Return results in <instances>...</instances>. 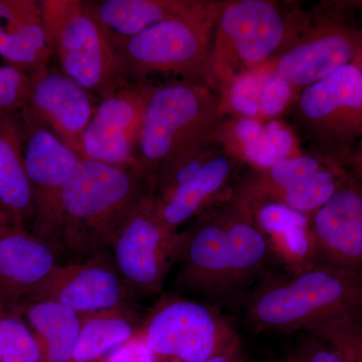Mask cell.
<instances>
[{
    "label": "cell",
    "mask_w": 362,
    "mask_h": 362,
    "mask_svg": "<svg viewBox=\"0 0 362 362\" xmlns=\"http://www.w3.org/2000/svg\"><path fill=\"white\" fill-rule=\"evenodd\" d=\"M295 11L270 0H226L214 25L209 76L216 92L271 61L291 33Z\"/></svg>",
    "instance_id": "cell-6"
},
{
    "label": "cell",
    "mask_w": 362,
    "mask_h": 362,
    "mask_svg": "<svg viewBox=\"0 0 362 362\" xmlns=\"http://www.w3.org/2000/svg\"><path fill=\"white\" fill-rule=\"evenodd\" d=\"M356 65L359 66V69H361V71H362V54H361V56L359 57V59H357V62H356Z\"/></svg>",
    "instance_id": "cell-36"
},
{
    "label": "cell",
    "mask_w": 362,
    "mask_h": 362,
    "mask_svg": "<svg viewBox=\"0 0 362 362\" xmlns=\"http://www.w3.org/2000/svg\"><path fill=\"white\" fill-rule=\"evenodd\" d=\"M314 332L327 339L349 362H362V317L328 323Z\"/></svg>",
    "instance_id": "cell-29"
},
{
    "label": "cell",
    "mask_w": 362,
    "mask_h": 362,
    "mask_svg": "<svg viewBox=\"0 0 362 362\" xmlns=\"http://www.w3.org/2000/svg\"><path fill=\"white\" fill-rule=\"evenodd\" d=\"M0 56L30 75L49 66L40 0H0Z\"/></svg>",
    "instance_id": "cell-23"
},
{
    "label": "cell",
    "mask_w": 362,
    "mask_h": 362,
    "mask_svg": "<svg viewBox=\"0 0 362 362\" xmlns=\"http://www.w3.org/2000/svg\"><path fill=\"white\" fill-rule=\"evenodd\" d=\"M344 168L362 183V139L345 159Z\"/></svg>",
    "instance_id": "cell-33"
},
{
    "label": "cell",
    "mask_w": 362,
    "mask_h": 362,
    "mask_svg": "<svg viewBox=\"0 0 362 362\" xmlns=\"http://www.w3.org/2000/svg\"><path fill=\"white\" fill-rule=\"evenodd\" d=\"M40 4L47 45L59 71L102 98L130 84L113 40L90 16L83 0Z\"/></svg>",
    "instance_id": "cell-8"
},
{
    "label": "cell",
    "mask_w": 362,
    "mask_h": 362,
    "mask_svg": "<svg viewBox=\"0 0 362 362\" xmlns=\"http://www.w3.org/2000/svg\"><path fill=\"white\" fill-rule=\"evenodd\" d=\"M202 0H100L84 1L90 16L111 39H130L161 21L194 11Z\"/></svg>",
    "instance_id": "cell-24"
},
{
    "label": "cell",
    "mask_w": 362,
    "mask_h": 362,
    "mask_svg": "<svg viewBox=\"0 0 362 362\" xmlns=\"http://www.w3.org/2000/svg\"><path fill=\"white\" fill-rule=\"evenodd\" d=\"M301 89L288 83L271 62L218 92L225 116L268 121L282 119Z\"/></svg>",
    "instance_id": "cell-22"
},
{
    "label": "cell",
    "mask_w": 362,
    "mask_h": 362,
    "mask_svg": "<svg viewBox=\"0 0 362 362\" xmlns=\"http://www.w3.org/2000/svg\"><path fill=\"white\" fill-rule=\"evenodd\" d=\"M176 235L161 223L153 194L118 233L109 252L132 300L161 291L173 267Z\"/></svg>",
    "instance_id": "cell-13"
},
{
    "label": "cell",
    "mask_w": 362,
    "mask_h": 362,
    "mask_svg": "<svg viewBox=\"0 0 362 362\" xmlns=\"http://www.w3.org/2000/svg\"><path fill=\"white\" fill-rule=\"evenodd\" d=\"M26 107L83 158V137L96 110L87 90L47 66L30 74Z\"/></svg>",
    "instance_id": "cell-17"
},
{
    "label": "cell",
    "mask_w": 362,
    "mask_h": 362,
    "mask_svg": "<svg viewBox=\"0 0 362 362\" xmlns=\"http://www.w3.org/2000/svg\"><path fill=\"white\" fill-rule=\"evenodd\" d=\"M308 265L362 274V183L346 171L305 225Z\"/></svg>",
    "instance_id": "cell-12"
},
{
    "label": "cell",
    "mask_w": 362,
    "mask_h": 362,
    "mask_svg": "<svg viewBox=\"0 0 362 362\" xmlns=\"http://www.w3.org/2000/svg\"><path fill=\"white\" fill-rule=\"evenodd\" d=\"M151 86L130 83L103 98L85 131L83 158L112 165L140 166L138 147Z\"/></svg>",
    "instance_id": "cell-16"
},
{
    "label": "cell",
    "mask_w": 362,
    "mask_h": 362,
    "mask_svg": "<svg viewBox=\"0 0 362 362\" xmlns=\"http://www.w3.org/2000/svg\"><path fill=\"white\" fill-rule=\"evenodd\" d=\"M246 322L264 332H309L362 317V274L307 265L259 279L235 300Z\"/></svg>",
    "instance_id": "cell-3"
},
{
    "label": "cell",
    "mask_w": 362,
    "mask_h": 362,
    "mask_svg": "<svg viewBox=\"0 0 362 362\" xmlns=\"http://www.w3.org/2000/svg\"><path fill=\"white\" fill-rule=\"evenodd\" d=\"M20 314L39 340L47 362H71L83 325L80 314L51 300L26 302Z\"/></svg>",
    "instance_id": "cell-25"
},
{
    "label": "cell",
    "mask_w": 362,
    "mask_h": 362,
    "mask_svg": "<svg viewBox=\"0 0 362 362\" xmlns=\"http://www.w3.org/2000/svg\"><path fill=\"white\" fill-rule=\"evenodd\" d=\"M362 54V28L337 14L295 11L291 33L271 64L298 89L323 80Z\"/></svg>",
    "instance_id": "cell-10"
},
{
    "label": "cell",
    "mask_w": 362,
    "mask_h": 362,
    "mask_svg": "<svg viewBox=\"0 0 362 362\" xmlns=\"http://www.w3.org/2000/svg\"><path fill=\"white\" fill-rule=\"evenodd\" d=\"M242 166L223 150L173 194L161 201L154 199L157 214L166 230L180 232L182 226L228 197Z\"/></svg>",
    "instance_id": "cell-20"
},
{
    "label": "cell",
    "mask_w": 362,
    "mask_h": 362,
    "mask_svg": "<svg viewBox=\"0 0 362 362\" xmlns=\"http://www.w3.org/2000/svg\"><path fill=\"white\" fill-rule=\"evenodd\" d=\"M346 171L330 157L305 152L271 168L247 169L237 176L228 197L254 216L279 206L307 218L334 194Z\"/></svg>",
    "instance_id": "cell-9"
},
{
    "label": "cell",
    "mask_w": 362,
    "mask_h": 362,
    "mask_svg": "<svg viewBox=\"0 0 362 362\" xmlns=\"http://www.w3.org/2000/svg\"><path fill=\"white\" fill-rule=\"evenodd\" d=\"M0 362H1V354H0Z\"/></svg>",
    "instance_id": "cell-38"
},
{
    "label": "cell",
    "mask_w": 362,
    "mask_h": 362,
    "mask_svg": "<svg viewBox=\"0 0 362 362\" xmlns=\"http://www.w3.org/2000/svg\"><path fill=\"white\" fill-rule=\"evenodd\" d=\"M9 230L8 226L6 225L1 220H0V235L6 232V230Z\"/></svg>",
    "instance_id": "cell-35"
},
{
    "label": "cell",
    "mask_w": 362,
    "mask_h": 362,
    "mask_svg": "<svg viewBox=\"0 0 362 362\" xmlns=\"http://www.w3.org/2000/svg\"><path fill=\"white\" fill-rule=\"evenodd\" d=\"M127 310L82 317L83 325L71 361L90 362L134 337L135 323Z\"/></svg>",
    "instance_id": "cell-26"
},
{
    "label": "cell",
    "mask_w": 362,
    "mask_h": 362,
    "mask_svg": "<svg viewBox=\"0 0 362 362\" xmlns=\"http://www.w3.org/2000/svg\"><path fill=\"white\" fill-rule=\"evenodd\" d=\"M1 362H47L39 340L23 317L0 312Z\"/></svg>",
    "instance_id": "cell-27"
},
{
    "label": "cell",
    "mask_w": 362,
    "mask_h": 362,
    "mask_svg": "<svg viewBox=\"0 0 362 362\" xmlns=\"http://www.w3.org/2000/svg\"><path fill=\"white\" fill-rule=\"evenodd\" d=\"M277 362H349L341 352L319 333L309 331L286 350Z\"/></svg>",
    "instance_id": "cell-30"
},
{
    "label": "cell",
    "mask_w": 362,
    "mask_h": 362,
    "mask_svg": "<svg viewBox=\"0 0 362 362\" xmlns=\"http://www.w3.org/2000/svg\"><path fill=\"white\" fill-rule=\"evenodd\" d=\"M0 220H1L2 221H4V223H6V225L7 226H8V225H7L6 221V220H4V216H2L1 211H0ZM8 228H9V226H8Z\"/></svg>",
    "instance_id": "cell-37"
},
{
    "label": "cell",
    "mask_w": 362,
    "mask_h": 362,
    "mask_svg": "<svg viewBox=\"0 0 362 362\" xmlns=\"http://www.w3.org/2000/svg\"><path fill=\"white\" fill-rule=\"evenodd\" d=\"M42 300L59 302L87 317L127 310L132 298L110 252H105L85 261L59 264L28 302Z\"/></svg>",
    "instance_id": "cell-15"
},
{
    "label": "cell",
    "mask_w": 362,
    "mask_h": 362,
    "mask_svg": "<svg viewBox=\"0 0 362 362\" xmlns=\"http://www.w3.org/2000/svg\"><path fill=\"white\" fill-rule=\"evenodd\" d=\"M21 112L0 114V211L11 228L30 232L35 206L25 170Z\"/></svg>",
    "instance_id": "cell-21"
},
{
    "label": "cell",
    "mask_w": 362,
    "mask_h": 362,
    "mask_svg": "<svg viewBox=\"0 0 362 362\" xmlns=\"http://www.w3.org/2000/svg\"><path fill=\"white\" fill-rule=\"evenodd\" d=\"M153 192V175L141 166L81 159L62 192L49 246L66 263L110 251L118 233Z\"/></svg>",
    "instance_id": "cell-2"
},
{
    "label": "cell",
    "mask_w": 362,
    "mask_h": 362,
    "mask_svg": "<svg viewBox=\"0 0 362 362\" xmlns=\"http://www.w3.org/2000/svg\"><path fill=\"white\" fill-rule=\"evenodd\" d=\"M150 349L182 362H201L218 356L239 334L209 305L192 299L170 300L150 317L143 335Z\"/></svg>",
    "instance_id": "cell-11"
},
{
    "label": "cell",
    "mask_w": 362,
    "mask_h": 362,
    "mask_svg": "<svg viewBox=\"0 0 362 362\" xmlns=\"http://www.w3.org/2000/svg\"><path fill=\"white\" fill-rule=\"evenodd\" d=\"M107 362H156V352L143 335L134 337L112 352Z\"/></svg>",
    "instance_id": "cell-31"
},
{
    "label": "cell",
    "mask_w": 362,
    "mask_h": 362,
    "mask_svg": "<svg viewBox=\"0 0 362 362\" xmlns=\"http://www.w3.org/2000/svg\"><path fill=\"white\" fill-rule=\"evenodd\" d=\"M225 4V0H202L190 13L161 21L130 39H112L127 82L129 78L145 82L150 75H175L214 89L209 51Z\"/></svg>",
    "instance_id": "cell-5"
},
{
    "label": "cell",
    "mask_w": 362,
    "mask_h": 362,
    "mask_svg": "<svg viewBox=\"0 0 362 362\" xmlns=\"http://www.w3.org/2000/svg\"><path fill=\"white\" fill-rule=\"evenodd\" d=\"M25 131V170L35 218L30 233L49 244L62 192L82 157L61 141L28 107L21 111Z\"/></svg>",
    "instance_id": "cell-14"
},
{
    "label": "cell",
    "mask_w": 362,
    "mask_h": 362,
    "mask_svg": "<svg viewBox=\"0 0 362 362\" xmlns=\"http://www.w3.org/2000/svg\"><path fill=\"white\" fill-rule=\"evenodd\" d=\"M30 75L0 56V114L18 113L28 102Z\"/></svg>",
    "instance_id": "cell-28"
},
{
    "label": "cell",
    "mask_w": 362,
    "mask_h": 362,
    "mask_svg": "<svg viewBox=\"0 0 362 362\" xmlns=\"http://www.w3.org/2000/svg\"><path fill=\"white\" fill-rule=\"evenodd\" d=\"M61 264L49 244L25 230L0 235V312H16Z\"/></svg>",
    "instance_id": "cell-18"
},
{
    "label": "cell",
    "mask_w": 362,
    "mask_h": 362,
    "mask_svg": "<svg viewBox=\"0 0 362 362\" xmlns=\"http://www.w3.org/2000/svg\"><path fill=\"white\" fill-rule=\"evenodd\" d=\"M223 151L249 168H267L305 153L301 142L283 119L259 121L225 116L216 133Z\"/></svg>",
    "instance_id": "cell-19"
},
{
    "label": "cell",
    "mask_w": 362,
    "mask_h": 362,
    "mask_svg": "<svg viewBox=\"0 0 362 362\" xmlns=\"http://www.w3.org/2000/svg\"><path fill=\"white\" fill-rule=\"evenodd\" d=\"M223 117L220 95L209 86L187 80L151 86L143 113L139 165L154 176L216 141Z\"/></svg>",
    "instance_id": "cell-4"
},
{
    "label": "cell",
    "mask_w": 362,
    "mask_h": 362,
    "mask_svg": "<svg viewBox=\"0 0 362 362\" xmlns=\"http://www.w3.org/2000/svg\"><path fill=\"white\" fill-rule=\"evenodd\" d=\"M201 362H246L244 345L242 339L238 338L223 354Z\"/></svg>",
    "instance_id": "cell-32"
},
{
    "label": "cell",
    "mask_w": 362,
    "mask_h": 362,
    "mask_svg": "<svg viewBox=\"0 0 362 362\" xmlns=\"http://www.w3.org/2000/svg\"><path fill=\"white\" fill-rule=\"evenodd\" d=\"M270 257L264 228L226 197L176 235L175 286L209 306L235 301L266 276Z\"/></svg>",
    "instance_id": "cell-1"
},
{
    "label": "cell",
    "mask_w": 362,
    "mask_h": 362,
    "mask_svg": "<svg viewBox=\"0 0 362 362\" xmlns=\"http://www.w3.org/2000/svg\"><path fill=\"white\" fill-rule=\"evenodd\" d=\"M282 119L301 144H307L305 152L330 157L344 168L362 139L361 69L350 64L303 88Z\"/></svg>",
    "instance_id": "cell-7"
},
{
    "label": "cell",
    "mask_w": 362,
    "mask_h": 362,
    "mask_svg": "<svg viewBox=\"0 0 362 362\" xmlns=\"http://www.w3.org/2000/svg\"><path fill=\"white\" fill-rule=\"evenodd\" d=\"M343 7H352V8H362V0L356 1H341L338 2Z\"/></svg>",
    "instance_id": "cell-34"
}]
</instances>
